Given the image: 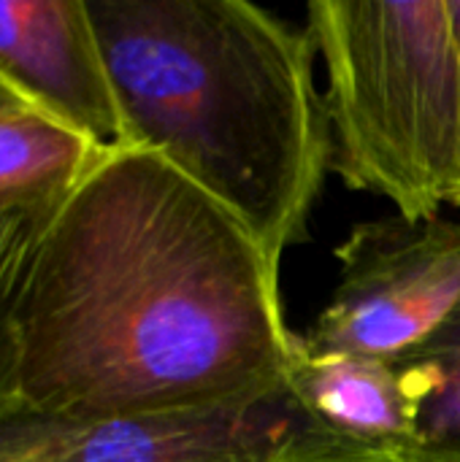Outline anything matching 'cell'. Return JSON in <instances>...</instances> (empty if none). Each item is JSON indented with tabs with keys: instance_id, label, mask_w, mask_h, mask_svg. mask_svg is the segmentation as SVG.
<instances>
[{
	"instance_id": "7c38bea8",
	"label": "cell",
	"mask_w": 460,
	"mask_h": 462,
	"mask_svg": "<svg viewBox=\"0 0 460 462\" xmlns=\"http://www.w3.org/2000/svg\"><path fill=\"white\" fill-rule=\"evenodd\" d=\"M447 16H450L453 41H455V46H458V54H460V0H447Z\"/></svg>"
},
{
	"instance_id": "4fadbf2b",
	"label": "cell",
	"mask_w": 460,
	"mask_h": 462,
	"mask_svg": "<svg viewBox=\"0 0 460 462\" xmlns=\"http://www.w3.org/2000/svg\"><path fill=\"white\" fill-rule=\"evenodd\" d=\"M450 203H455V206H460V138H458V165H455V181H453Z\"/></svg>"
},
{
	"instance_id": "9c48e42d",
	"label": "cell",
	"mask_w": 460,
	"mask_h": 462,
	"mask_svg": "<svg viewBox=\"0 0 460 462\" xmlns=\"http://www.w3.org/2000/svg\"><path fill=\"white\" fill-rule=\"evenodd\" d=\"M68 195L0 200V433L22 409V300L41 241Z\"/></svg>"
},
{
	"instance_id": "7a4b0ae2",
	"label": "cell",
	"mask_w": 460,
	"mask_h": 462,
	"mask_svg": "<svg viewBox=\"0 0 460 462\" xmlns=\"http://www.w3.org/2000/svg\"><path fill=\"white\" fill-rule=\"evenodd\" d=\"M138 146L236 217L274 265L306 241L333 157L314 41L247 0H87Z\"/></svg>"
},
{
	"instance_id": "52a82bcc",
	"label": "cell",
	"mask_w": 460,
	"mask_h": 462,
	"mask_svg": "<svg viewBox=\"0 0 460 462\" xmlns=\"http://www.w3.org/2000/svg\"><path fill=\"white\" fill-rule=\"evenodd\" d=\"M285 382L344 462H415L418 409L393 357L314 355L298 336Z\"/></svg>"
},
{
	"instance_id": "5b68a950",
	"label": "cell",
	"mask_w": 460,
	"mask_h": 462,
	"mask_svg": "<svg viewBox=\"0 0 460 462\" xmlns=\"http://www.w3.org/2000/svg\"><path fill=\"white\" fill-rule=\"evenodd\" d=\"M339 284L314 328V355L396 357L460 306V222L371 219L336 246Z\"/></svg>"
},
{
	"instance_id": "277c9868",
	"label": "cell",
	"mask_w": 460,
	"mask_h": 462,
	"mask_svg": "<svg viewBox=\"0 0 460 462\" xmlns=\"http://www.w3.org/2000/svg\"><path fill=\"white\" fill-rule=\"evenodd\" d=\"M0 462H344L287 382L247 403L108 420L22 414Z\"/></svg>"
},
{
	"instance_id": "8992f818",
	"label": "cell",
	"mask_w": 460,
	"mask_h": 462,
	"mask_svg": "<svg viewBox=\"0 0 460 462\" xmlns=\"http://www.w3.org/2000/svg\"><path fill=\"white\" fill-rule=\"evenodd\" d=\"M0 79L98 146L125 143L87 0H0Z\"/></svg>"
},
{
	"instance_id": "ba28073f",
	"label": "cell",
	"mask_w": 460,
	"mask_h": 462,
	"mask_svg": "<svg viewBox=\"0 0 460 462\" xmlns=\"http://www.w3.org/2000/svg\"><path fill=\"white\" fill-rule=\"evenodd\" d=\"M108 149L38 108L0 116V200L68 195Z\"/></svg>"
},
{
	"instance_id": "3957f363",
	"label": "cell",
	"mask_w": 460,
	"mask_h": 462,
	"mask_svg": "<svg viewBox=\"0 0 460 462\" xmlns=\"http://www.w3.org/2000/svg\"><path fill=\"white\" fill-rule=\"evenodd\" d=\"M306 32L328 68L331 171L404 219L450 203L460 138V54L447 0H314Z\"/></svg>"
},
{
	"instance_id": "6da1fadb",
	"label": "cell",
	"mask_w": 460,
	"mask_h": 462,
	"mask_svg": "<svg viewBox=\"0 0 460 462\" xmlns=\"http://www.w3.org/2000/svg\"><path fill=\"white\" fill-rule=\"evenodd\" d=\"M22 409L108 420L279 387L298 336L279 265L157 154L108 149L57 208L22 300Z\"/></svg>"
},
{
	"instance_id": "8fae6325",
	"label": "cell",
	"mask_w": 460,
	"mask_h": 462,
	"mask_svg": "<svg viewBox=\"0 0 460 462\" xmlns=\"http://www.w3.org/2000/svg\"><path fill=\"white\" fill-rule=\"evenodd\" d=\"M22 108H30V103H27L22 95H16V92L0 79V116L14 114V111H22Z\"/></svg>"
},
{
	"instance_id": "30bf717a",
	"label": "cell",
	"mask_w": 460,
	"mask_h": 462,
	"mask_svg": "<svg viewBox=\"0 0 460 462\" xmlns=\"http://www.w3.org/2000/svg\"><path fill=\"white\" fill-rule=\"evenodd\" d=\"M393 363L418 409L415 462H460V306Z\"/></svg>"
}]
</instances>
